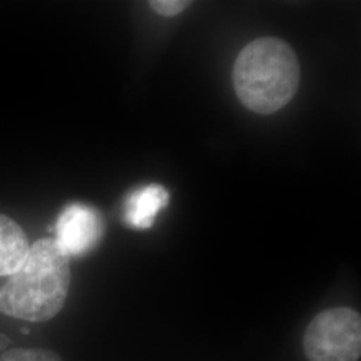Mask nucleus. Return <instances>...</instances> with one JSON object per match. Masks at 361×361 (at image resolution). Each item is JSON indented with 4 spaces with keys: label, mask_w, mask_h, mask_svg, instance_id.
Returning a JSON list of instances; mask_svg holds the SVG:
<instances>
[{
    "label": "nucleus",
    "mask_w": 361,
    "mask_h": 361,
    "mask_svg": "<svg viewBox=\"0 0 361 361\" xmlns=\"http://www.w3.org/2000/svg\"><path fill=\"white\" fill-rule=\"evenodd\" d=\"M295 50L283 39L258 38L238 54L233 67L234 90L246 109L273 114L289 104L300 85Z\"/></svg>",
    "instance_id": "f03ea898"
},
{
    "label": "nucleus",
    "mask_w": 361,
    "mask_h": 361,
    "mask_svg": "<svg viewBox=\"0 0 361 361\" xmlns=\"http://www.w3.org/2000/svg\"><path fill=\"white\" fill-rule=\"evenodd\" d=\"M104 225L98 210L83 204L66 207L55 224V244L67 257L89 253L104 235Z\"/></svg>",
    "instance_id": "20e7f679"
},
{
    "label": "nucleus",
    "mask_w": 361,
    "mask_h": 361,
    "mask_svg": "<svg viewBox=\"0 0 361 361\" xmlns=\"http://www.w3.org/2000/svg\"><path fill=\"white\" fill-rule=\"evenodd\" d=\"M10 345V338L3 334H0V349L7 348Z\"/></svg>",
    "instance_id": "1a4fd4ad"
},
{
    "label": "nucleus",
    "mask_w": 361,
    "mask_h": 361,
    "mask_svg": "<svg viewBox=\"0 0 361 361\" xmlns=\"http://www.w3.org/2000/svg\"><path fill=\"white\" fill-rule=\"evenodd\" d=\"M169 204L168 190L161 185H149L135 190L126 201L125 219L135 229H149L155 216Z\"/></svg>",
    "instance_id": "39448f33"
},
{
    "label": "nucleus",
    "mask_w": 361,
    "mask_h": 361,
    "mask_svg": "<svg viewBox=\"0 0 361 361\" xmlns=\"http://www.w3.org/2000/svg\"><path fill=\"white\" fill-rule=\"evenodd\" d=\"M192 1H185V0H153L150 1L152 8L155 13L164 16H176L178 13L185 11Z\"/></svg>",
    "instance_id": "6e6552de"
},
{
    "label": "nucleus",
    "mask_w": 361,
    "mask_h": 361,
    "mask_svg": "<svg viewBox=\"0 0 361 361\" xmlns=\"http://www.w3.org/2000/svg\"><path fill=\"white\" fill-rule=\"evenodd\" d=\"M0 361H63V359L50 349L13 348L3 352Z\"/></svg>",
    "instance_id": "0eeeda50"
},
{
    "label": "nucleus",
    "mask_w": 361,
    "mask_h": 361,
    "mask_svg": "<svg viewBox=\"0 0 361 361\" xmlns=\"http://www.w3.org/2000/svg\"><path fill=\"white\" fill-rule=\"evenodd\" d=\"M302 348L310 361H359L360 313L347 307L320 312L305 329Z\"/></svg>",
    "instance_id": "7ed1b4c3"
},
{
    "label": "nucleus",
    "mask_w": 361,
    "mask_h": 361,
    "mask_svg": "<svg viewBox=\"0 0 361 361\" xmlns=\"http://www.w3.org/2000/svg\"><path fill=\"white\" fill-rule=\"evenodd\" d=\"M28 250L26 233L13 219L0 214V276H11L18 271Z\"/></svg>",
    "instance_id": "423d86ee"
},
{
    "label": "nucleus",
    "mask_w": 361,
    "mask_h": 361,
    "mask_svg": "<svg viewBox=\"0 0 361 361\" xmlns=\"http://www.w3.org/2000/svg\"><path fill=\"white\" fill-rule=\"evenodd\" d=\"M70 283V258L54 240H39L0 288V313L35 323L51 320L65 305Z\"/></svg>",
    "instance_id": "f257e3e1"
}]
</instances>
